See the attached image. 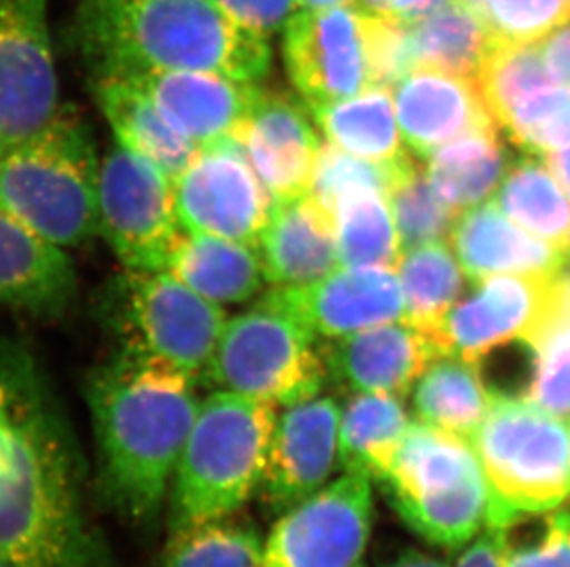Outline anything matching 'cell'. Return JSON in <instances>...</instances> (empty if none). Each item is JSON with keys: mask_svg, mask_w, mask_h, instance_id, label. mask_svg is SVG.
Returning a JSON list of instances; mask_svg holds the SVG:
<instances>
[{"mask_svg": "<svg viewBox=\"0 0 570 567\" xmlns=\"http://www.w3.org/2000/svg\"><path fill=\"white\" fill-rule=\"evenodd\" d=\"M539 50L550 78L558 86L570 87V21L541 39Z\"/></svg>", "mask_w": 570, "mask_h": 567, "instance_id": "44", "label": "cell"}, {"mask_svg": "<svg viewBox=\"0 0 570 567\" xmlns=\"http://www.w3.org/2000/svg\"><path fill=\"white\" fill-rule=\"evenodd\" d=\"M499 128L507 131L511 142L544 156L570 146V87H543L522 98L504 117Z\"/></svg>", "mask_w": 570, "mask_h": 567, "instance_id": "39", "label": "cell"}, {"mask_svg": "<svg viewBox=\"0 0 570 567\" xmlns=\"http://www.w3.org/2000/svg\"><path fill=\"white\" fill-rule=\"evenodd\" d=\"M283 58L308 108L366 91L373 87L367 11L356 4L297 11L283 32Z\"/></svg>", "mask_w": 570, "mask_h": 567, "instance_id": "13", "label": "cell"}, {"mask_svg": "<svg viewBox=\"0 0 570 567\" xmlns=\"http://www.w3.org/2000/svg\"><path fill=\"white\" fill-rule=\"evenodd\" d=\"M114 76L150 97L199 150L237 142L261 92L258 83L204 70H129Z\"/></svg>", "mask_w": 570, "mask_h": 567, "instance_id": "18", "label": "cell"}, {"mask_svg": "<svg viewBox=\"0 0 570 567\" xmlns=\"http://www.w3.org/2000/svg\"><path fill=\"white\" fill-rule=\"evenodd\" d=\"M471 445L493 496L491 525L570 501V420L522 397L493 395Z\"/></svg>", "mask_w": 570, "mask_h": 567, "instance_id": "7", "label": "cell"}, {"mask_svg": "<svg viewBox=\"0 0 570 567\" xmlns=\"http://www.w3.org/2000/svg\"><path fill=\"white\" fill-rule=\"evenodd\" d=\"M476 81L497 123H501L522 98L556 83L544 67L539 44L507 41H499L491 50Z\"/></svg>", "mask_w": 570, "mask_h": 567, "instance_id": "37", "label": "cell"}, {"mask_svg": "<svg viewBox=\"0 0 570 567\" xmlns=\"http://www.w3.org/2000/svg\"><path fill=\"white\" fill-rule=\"evenodd\" d=\"M382 483L404 524L436 546L462 549L490 525L491 488L462 435L414 420Z\"/></svg>", "mask_w": 570, "mask_h": 567, "instance_id": "6", "label": "cell"}, {"mask_svg": "<svg viewBox=\"0 0 570 567\" xmlns=\"http://www.w3.org/2000/svg\"><path fill=\"white\" fill-rule=\"evenodd\" d=\"M257 249L264 279L277 288H302L340 268L333 212L311 192L274 201Z\"/></svg>", "mask_w": 570, "mask_h": 567, "instance_id": "23", "label": "cell"}, {"mask_svg": "<svg viewBox=\"0 0 570 567\" xmlns=\"http://www.w3.org/2000/svg\"><path fill=\"white\" fill-rule=\"evenodd\" d=\"M372 525V481L344 471L277 516L264 538L263 567H355Z\"/></svg>", "mask_w": 570, "mask_h": 567, "instance_id": "12", "label": "cell"}, {"mask_svg": "<svg viewBox=\"0 0 570 567\" xmlns=\"http://www.w3.org/2000/svg\"><path fill=\"white\" fill-rule=\"evenodd\" d=\"M76 286L75 263L63 247L0 207V308L56 319L75 300Z\"/></svg>", "mask_w": 570, "mask_h": 567, "instance_id": "22", "label": "cell"}, {"mask_svg": "<svg viewBox=\"0 0 570 567\" xmlns=\"http://www.w3.org/2000/svg\"><path fill=\"white\" fill-rule=\"evenodd\" d=\"M264 536L240 513L170 529L161 567H263Z\"/></svg>", "mask_w": 570, "mask_h": 567, "instance_id": "34", "label": "cell"}, {"mask_svg": "<svg viewBox=\"0 0 570 567\" xmlns=\"http://www.w3.org/2000/svg\"><path fill=\"white\" fill-rule=\"evenodd\" d=\"M390 91V87H367L355 97L308 109L328 145L367 161H393L406 150Z\"/></svg>", "mask_w": 570, "mask_h": 567, "instance_id": "30", "label": "cell"}, {"mask_svg": "<svg viewBox=\"0 0 570 567\" xmlns=\"http://www.w3.org/2000/svg\"><path fill=\"white\" fill-rule=\"evenodd\" d=\"M386 567H451L446 566L442 560L425 555L421 551H404L403 555H399L390 566Z\"/></svg>", "mask_w": 570, "mask_h": 567, "instance_id": "48", "label": "cell"}, {"mask_svg": "<svg viewBox=\"0 0 570 567\" xmlns=\"http://www.w3.org/2000/svg\"><path fill=\"white\" fill-rule=\"evenodd\" d=\"M327 375L355 395L404 398L426 367L443 356L436 341L410 322L379 325L322 345Z\"/></svg>", "mask_w": 570, "mask_h": 567, "instance_id": "20", "label": "cell"}, {"mask_svg": "<svg viewBox=\"0 0 570 567\" xmlns=\"http://www.w3.org/2000/svg\"><path fill=\"white\" fill-rule=\"evenodd\" d=\"M454 567H507L497 530L485 527L468 546H463Z\"/></svg>", "mask_w": 570, "mask_h": 567, "instance_id": "46", "label": "cell"}, {"mask_svg": "<svg viewBox=\"0 0 570 567\" xmlns=\"http://www.w3.org/2000/svg\"><path fill=\"white\" fill-rule=\"evenodd\" d=\"M279 407L216 391L199 401L168 494V530L240 513L258 496Z\"/></svg>", "mask_w": 570, "mask_h": 567, "instance_id": "4", "label": "cell"}, {"mask_svg": "<svg viewBox=\"0 0 570 567\" xmlns=\"http://www.w3.org/2000/svg\"><path fill=\"white\" fill-rule=\"evenodd\" d=\"M532 347V380L524 398L570 420V314L563 311Z\"/></svg>", "mask_w": 570, "mask_h": 567, "instance_id": "42", "label": "cell"}, {"mask_svg": "<svg viewBox=\"0 0 570 567\" xmlns=\"http://www.w3.org/2000/svg\"><path fill=\"white\" fill-rule=\"evenodd\" d=\"M0 563L114 567L87 510L86 477L63 418L28 365L0 356Z\"/></svg>", "mask_w": 570, "mask_h": 567, "instance_id": "1", "label": "cell"}, {"mask_svg": "<svg viewBox=\"0 0 570 567\" xmlns=\"http://www.w3.org/2000/svg\"><path fill=\"white\" fill-rule=\"evenodd\" d=\"M92 92L117 142L154 162L174 182L198 157V146L165 117L150 97L125 78L95 76Z\"/></svg>", "mask_w": 570, "mask_h": 567, "instance_id": "25", "label": "cell"}, {"mask_svg": "<svg viewBox=\"0 0 570 567\" xmlns=\"http://www.w3.org/2000/svg\"><path fill=\"white\" fill-rule=\"evenodd\" d=\"M355 567H366V566H364V564L361 563V564H356Z\"/></svg>", "mask_w": 570, "mask_h": 567, "instance_id": "52", "label": "cell"}, {"mask_svg": "<svg viewBox=\"0 0 570 567\" xmlns=\"http://www.w3.org/2000/svg\"><path fill=\"white\" fill-rule=\"evenodd\" d=\"M305 106L261 87L238 133V146L274 201L303 196L313 182L323 145Z\"/></svg>", "mask_w": 570, "mask_h": 567, "instance_id": "19", "label": "cell"}, {"mask_svg": "<svg viewBox=\"0 0 570 567\" xmlns=\"http://www.w3.org/2000/svg\"><path fill=\"white\" fill-rule=\"evenodd\" d=\"M501 540L507 567H570V507L515 514L491 525Z\"/></svg>", "mask_w": 570, "mask_h": 567, "instance_id": "38", "label": "cell"}, {"mask_svg": "<svg viewBox=\"0 0 570 567\" xmlns=\"http://www.w3.org/2000/svg\"><path fill=\"white\" fill-rule=\"evenodd\" d=\"M165 271L215 305L254 299L264 279L257 246L181 229Z\"/></svg>", "mask_w": 570, "mask_h": 567, "instance_id": "26", "label": "cell"}, {"mask_svg": "<svg viewBox=\"0 0 570 567\" xmlns=\"http://www.w3.org/2000/svg\"><path fill=\"white\" fill-rule=\"evenodd\" d=\"M547 167L561 182V187L570 193V146H567L563 150L547 153Z\"/></svg>", "mask_w": 570, "mask_h": 567, "instance_id": "47", "label": "cell"}, {"mask_svg": "<svg viewBox=\"0 0 570 567\" xmlns=\"http://www.w3.org/2000/svg\"><path fill=\"white\" fill-rule=\"evenodd\" d=\"M451 241L463 271L474 284L497 275H556L570 266V251L511 223L495 201L458 216Z\"/></svg>", "mask_w": 570, "mask_h": 567, "instance_id": "24", "label": "cell"}, {"mask_svg": "<svg viewBox=\"0 0 570 567\" xmlns=\"http://www.w3.org/2000/svg\"><path fill=\"white\" fill-rule=\"evenodd\" d=\"M325 378L327 365L314 332L261 299L227 319L204 381L281 409L317 397Z\"/></svg>", "mask_w": 570, "mask_h": 567, "instance_id": "9", "label": "cell"}, {"mask_svg": "<svg viewBox=\"0 0 570 567\" xmlns=\"http://www.w3.org/2000/svg\"><path fill=\"white\" fill-rule=\"evenodd\" d=\"M426 177L446 207L473 209L501 187L515 162L501 128L476 129L446 142L426 157Z\"/></svg>", "mask_w": 570, "mask_h": 567, "instance_id": "27", "label": "cell"}, {"mask_svg": "<svg viewBox=\"0 0 570 567\" xmlns=\"http://www.w3.org/2000/svg\"><path fill=\"white\" fill-rule=\"evenodd\" d=\"M198 386L176 365L129 348H117L87 378L98 488L131 524H154L168 504L198 415Z\"/></svg>", "mask_w": 570, "mask_h": 567, "instance_id": "2", "label": "cell"}, {"mask_svg": "<svg viewBox=\"0 0 570 567\" xmlns=\"http://www.w3.org/2000/svg\"><path fill=\"white\" fill-rule=\"evenodd\" d=\"M49 0H0V129L8 145L60 113Z\"/></svg>", "mask_w": 570, "mask_h": 567, "instance_id": "14", "label": "cell"}, {"mask_svg": "<svg viewBox=\"0 0 570 567\" xmlns=\"http://www.w3.org/2000/svg\"><path fill=\"white\" fill-rule=\"evenodd\" d=\"M566 308V271L490 277L446 314L438 342L443 356L479 364L508 342H533Z\"/></svg>", "mask_w": 570, "mask_h": 567, "instance_id": "11", "label": "cell"}, {"mask_svg": "<svg viewBox=\"0 0 570 567\" xmlns=\"http://www.w3.org/2000/svg\"><path fill=\"white\" fill-rule=\"evenodd\" d=\"M499 41L535 43L570 21V0H462Z\"/></svg>", "mask_w": 570, "mask_h": 567, "instance_id": "41", "label": "cell"}, {"mask_svg": "<svg viewBox=\"0 0 570 567\" xmlns=\"http://www.w3.org/2000/svg\"><path fill=\"white\" fill-rule=\"evenodd\" d=\"M184 226L170 177L139 153L117 145L100 161L98 235L128 269L159 271Z\"/></svg>", "mask_w": 570, "mask_h": 567, "instance_id": "10", "label": "cell"}, {"mask_svg": "<svg viewBox=\"0 0 570 567\" xmlns=\"http://www.w3.org/2000/svg\"><path fill=\"white\" fill-rule=\"evenodd\" d=\"M340 266L392 268L403 258V246L386 196L355 193L333 209Z\"/></svg>", "mask_w": 570, "mask_h": 567, "instance_id": "35", "label": "cell"}, {"mask_svg": "<svg viewBox=\"0 0 570 567\" xmlns=\"http://www.w3.org/2000/svg\"><path fill=\"white\" fill-rule=\"evenodd\" d=\"M215 4L238 27L266 39L285 32L292 17L302 10L297 0H215Z\"/></svg>", "mask_w": 570, "mask_h": 567, "instance_id": "43", "label": "cell"}, {"mask_svg": "<svg viewBox=\"0 0 570 567\" xmlns=\"http://www.w3.org/2000/svg\"><path fill=\"white\" fill-rule=\"evenodd\" d=\"M0 567H4V564L0 563Z\"/></svg>", "mask_w": 570, "mask_h": 567, "instance_id": "53", "label": "cell"}, {"mask_svg": "<svg viewBox=\"0 0 570 567\" xmlns=\"http://www.w3.org/2000/svg\"><path fill=\"white\" fill-rule=\"evenodd\" d=\"M302 10H320V8H333V6L356 4V0H297Z\"/></svg>", "mask_w": 570, "mask_h": 567, "instance_id": "49", "label": "cell"}, {"mask_svg": "<svg viewBox=\"0 0 570 567\" xmlns=\"http://www.w3.org/2000/svg\"><path fill=\"white\" fill-rule=\"evenodd\" d=\"M449 0H356V4L367 13L390 17L397 21L412 22L429 16Z\"/></svg>", "mask_w": 570, "mask_h": 567, "instance_id": "45", "label": "cell"}, {"mask_svg": "<svg viewBox=\"0 0 570 567\" xmlns=\"http://www.w3.org/2000/svg\"><path fill=\"white\" fill-rule=\"evenodd\" d=\"M499 209L539 240L570 251V193L538 157H521L497 188Z\"/></svg>", "mask_w": 570, "mask_h": 567, "instance_id": "32", "label": "cell"}, {"mask_svg": "<svg viewBox=\"0 0 570 567\" xmlns=\"http://www.w3.org/2000/svg\"><path fill=\"white\" fill-rule=\"evenodd\" d=\"M563 311L570 314V266L566 269V308Z\"/></svg>", "mask_w": 570, "mask_h": 567, "instance_id": "50", "label": "cell"}, {"mask_svg": "<svg viewBox=\"0 0 570 567\" xmlns=\"http://www.w3.org/2000/svg\"><path fill=\"white\" fill-rule=\"evenodd\" d=\"M174 188L184 229L254 246L274 207L238 142L199 150Z\"/></svg>", "mask_w": 570, "mask_h": 567, "instance_id": "15", "label": "cell"}, {"mask_svg": "<svg viewBox=\"0 0 570 567\" xmlns=\"http://www.w3.org/2000/svg\"><path fill=\"white\" fill-rule=\"evenodd\" d=\"M410 424L403 398L355 395L340 417V468L372 483L384 481Z\"/></svg>", "mask_w": 570, "mask_h": 567, "instance_id": "29", "label": "cell"}, {"mask_svg": "<svg viewBox=\"0 0 570 567\" xmlns=\"http://www.w3.org/2000/svg\"><path fill=\"white\" fill-rule=\"evenodd\" d=\"M75 30L95 76L204 70L261 83L272 69L269 39L215 0H81Z\"/></svg>", "mask_w": 570, "mask_h": 567, "instance_id": "3", "label": "cell"}, {"mask_svg": "<svg viewBox=\"0 0 570 567\" xmlns=\"http://www.w3.org/2000/svg\"><path fill=\"white\" fill-rule=\"evenodd\" d=\"M264 300L296 317L316 338L336 339L404 316L401 280L392 268H344L302 288H274Z\"/></svg>", "mask_w": 570, "mask_h": 567, "instance_id": "17", "label": "cell"}, {"mask_svg": "<svg viewBox=\"0 0 570 567\" xmlns=\"http://www.w3.org/2000/svg\"><path fill=\"white\" fill-rule=\"evenodd\" d=\"M397 271L404 295L403 321L429 334L440 347V328L469 280L462 263L446 243L431 241L404 251Z\"/></svg>", "mask_w": 570, "mask_h": 567, "instance_id": "33", "label": "cell"}, {"mask_svg": "<svg viewBox=\"0 0 570 567\" xmlns=\"http://www.w3.org/2000/svg\"><path fill=\"white\" fill-rule=\"evenodd\" d=\"M342 407L331 397L281 407L269 439L258 498L274 516L302 504L340 468Z\"/></svg>", "mask_w": 570, "mask_h": 567, "instance_id": "16", "label": "cell"}, {"mask_svg": "<svg viewBox=\"0 0 570 567\" xmlns=\"http://www.w3.org/2000/svg\"><path fill=\"white\" fill-rule=\"evenodd\" d=\"M401 157L387 162L367 161L327 142L317 157L308 192L331 212L340 199L355 193L375 192L387 198L397 177Z\"/></svg>", "mask_w": 570, "mask_h": 567, "instance_id": "40", "label": "cell"}, {"mask_svg": "<svg viewBox=\"0 0 570 567\" xmlns=\"http://www.w3.org/2000/svg\"><path fill=\"white\" fill-rule=\"evenodd\" d=\"M100 314L119 348L165 359L204 384L227 319L165 269L125 268L106 284Z\"/></svg>", "mask_w": 570, "mask_h": 567, "instance_id": "8", "label": "cell"}, {"mask_svg": "<svg viewBox=\"0 0 570 567\" xmlns=\"http://www.w3.org/2000/svg\"><path fill=\"white\" fill-rule=\"evenodd\" d=\"M412 70L436 69L476 80L499 39L463 4L449 0L417 21L406 22Z\"/></svg>", "mask_w": 570, "mask_h": 567, "instance_id": "28", "label": "cell"}, {"mask_svg": "<svg viewBox=\"0 0 570 567\" xmlns=\"http://www.w3.org/2000/svg\"><path fill=\"white\" fill-rule=\"evenodd\" d=\"M8 148H10V145H8V140H6L2 129H0V156H2Z\"/></svg>", "mask_w": 570, "mask_h": 567, "instance_id": "51", "label": "cell"}, {"mask_svg": "<svg viewBox=\"0 0 570 567\" xmlns=\"http://www.w3.org/2000/svg\"><path fill=\"white\" fill-rule=\"evenodd\" d=\"M387 201L403 251L451 236L460 216L443 203L426 171L410 153H404L399 161L397 177Z\"/></svg>", "mask_w": 570, "mask_h": 567, "instance_id": "36", "label": "cell"}, {"mask_svg": "<svg viewBox=\"0 0 570 567\" xmlns=\"http://www.w3.org/2000/svg\"><path fill=\"white\" fill-rule=\"evenodd\" d=\"M491 401L479 367L452 354L434 359L414 386L417 420L465 439L479 429Z\"/></svg>", "mask_w": 570, "mask_h": 567, "instance_id": "31", "label": "cell"}, {"mask_svg": "<svg viewBox=\"0 0 570 567\" xmlns=\"http://www.w3.org/2000/svg\"><path fill=\"white\" fill-rule=\"evenodd\" d=\"M100 159L80 115L61 108L0 156V207L56 246L98 236Z\"/></svg>", "mask_w": 570, "mask_h": 567, "instance_id": "5", "label": "cell"}, {"mask_svg": "<svg viewBox=\"0 0 570 567\" xmlns=\"http://www.w3.org/2000/svg\"><path fill=\"white\" fill-rule=\"evenodd\" d=\"M392 91L404 142L421 159L462 135L499 128L473 78L414 69L395 81Z\"/></svg>", "mask_w": 570, "mask_h": 567, "instance_id": "21", "label": "cell"}]
</instances>
